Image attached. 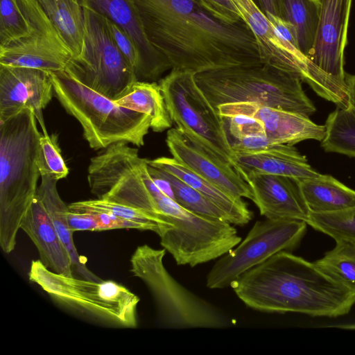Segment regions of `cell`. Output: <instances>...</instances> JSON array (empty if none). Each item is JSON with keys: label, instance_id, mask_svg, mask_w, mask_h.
Masks as SVG:
<instances>
[{"label": "cell", "instance_id": "1", "mask_svg": "<svg viewBox=\"0 0 355 355\" xmlns=\"http://www.w3.org/2000/svg\"><path fill=\"white\" fill-rule=\"evenodd\" d=\"M128 1L146 38L172 69L198 73L261 63L247 23L223 21L204 0Z\"/></svg>", "mask_w": 355, "mask_h": 355}, {"label": "cell", "instance_id": "2", "mask_svg": "<svg viewBox=\"0 0 355 355\" xmlns=\"http://www.w3.org/2000/svg\"><path fill=\"white\" fill-rule=\"evenodd\" d=\"M248 307L266 313L335 318L348 313L355 294L291 252L276 253L231 286Z\"/></svg>", "mask_w": 355, "mask_h": 355}, {"label": "cell", "instance_id": "3", "mask_svg": "<svg viewBox=\"0 0 355 355\" xmlns=\"http://www.w3.org/2000/svg\"><path fill=\"white\" fill-rule=\"evenodd\" d=\"M37 121L34 111L24 108L0 122V245L6 253L15 248L41 177Z\"/></svg>", "mask_w": 355, "mask_h": 355}, {"label": "cell", "instance_id": "4", "mask_svg": "<svg viewBox=\"0 0 355 355\" xmlns=\"http://www.w3.org/2000/svg\"><path fill=\"white\" fill-rule=\"evenodd\" d=\"M195 78L215 108L229 103H255L309 118L316 110L299 76L267 64L218 69L196 73Z\"/></svg>", "mask_w": 355, "mask_h": 355}, {"label": "cell", "instance_id": "5", "mask_svg": "<svg viewBox=\"0 0 355 355\" xmlns=\"http://www.w3.org/2000/svg\"><path fill=\"white\" fill-rule=\"evenodd\" d=\"M54 95L80 124L83 137L94 150L116 143L141 147L150 128V118L116 104L83 85L64 70L51 72Z\"/></svg>", "mask_w": 355, "mask_h": 355}, {"label": "cell", "instance_id": "6", "mask_svg": "<svg viewBox=\"0 0 355 355\" xmlns=\"http://www.w3.org/2000/svg\"><path fill=\"white\" fill-rule=\"evenodd\" d=\"M28 278L57 304L76 314L117 327L137 326L139 297L114 281L95 282L58 274L40 259L31 261Z\"/></svg>", "mask_w": 355, "mask_h": 355}, {"label": "cell", "instance_id": "7", "mask_svg": "<svg viewBox=\"0 0 355 355\" xmlns=\"http://www.w3.org/2000/svg\"><path fill=\"white\" fill-rule=\"evenodd\" d=\"M155 200L161 245L178 265L194 267L209 262L241 241L227 220L190 211L162 191Z\"/></svg>", "mask_w": 355, "mask_h": 355}, {"label": "cell", "instance_id": "8", "mask_svg": "<svg viewBox=\"0 0 355 355\" xmlns=\"http://www.w3.org/2000/svg\"><path fill=\"white\" fill-rule=\"evenodd\" d=\"M166 250L138 246L130 271L148 287L155 300L159 324L169 329L224 328L231 320L215 306L180 284L166 269Z\"/></svg>", "mask_w": 355, "mask_h": 355}, {"label": "cell", "instance_id": "9", "mask_svg": "<svg viewBox=\"0 0 355 355\" xmlns=\"http://www.w3.org/2000/svg\"><path fill=\"white\" fill-rule=\"evenodd\" d=\"M196 73L172 69L159 81L176 128L234 167L233 151L222 118L198 85Z\"/></svg>", "mask_w": 355, "mask_h": 355}, {"label": "cell", "instance_id": "10", "mask_svg": "<svg viewBox=\"0 0 355 355\" xmlns=\"http://www.w3.org/2000/svg\"><path fill=\"white\" fill-rule=\"evenodd\" d=\"M85 36L81 53L64 71L79 82L115 101L137 80L134 69L115 44L107 17L84 6Z\"/></svg>", "mask_w": 355, "mask_h": 355}, {"label": "cell", "instance_id": "11", "mask_svg": "<svg viewBox=\"0 0 355 355\" xmlns=\"http://www.w3.org/2000/svg\"><path fill=\"white\" fill-rule=\"evenodd\" d=\"M128 144H112L91 158L87 169L91 193L98 199L139 209L157 220L153 197L157 186L148 171L147 159Z\"/></svg>", "mask_w": 355, "mask_h": 355}, {"label": "cell", "instance_id": "12", "mask_svg": "<svg viewBox=\"0 0 355 355\" xmlns=\"http://www.w3.org/2000/svg\"><path fill=\"white\" fill-rule=\"evenodd\" d=\"M304 221L265 218L257 220L243 241L220 257L208 272L211 289L231 287L245 272L282 251L291 252L306 230Z\"/></svg>", "mask_w": 355, "mask_h": 355}, {"label": "cell", "instance_id": "13", "mask_svg": "<svg viewBox=\"0 0 355 355\" xmlns=\"http://www.w3.org/2000/svg\"><path fill=\"white\" fill-rule=\"evenodd\" d=\"M33 24L28 37L0 46V64L37 69L50 72L64 71L73 58L37 0H26Z\"/></svg>", "mask_w": 355, "mask_h": 355}, {"label": "cell", "instance_id": "14", "mask_svg": "<svg viewBox=\"0 0 355 355\" xmlns=\"http://www.w3.org/2000/svg\"><path fill=\"white\" fill-rule=\"evenodd\" d=\"M254 34L261 63L299 76L317 93H321L327 76L298 49L281 38L276 29L252 0H232Z\"/></svg>", "mask_w": 355, "mask_h": 355}, {"label": "cell", "instance_id": "15", "mask_svg": "<svg viewBox=\"0 0 355 355\" xmlns=\"http://www.w3.org/2000/svg\"><path fill=\"white\" fill-rule=\"evenodd\" d=\"M320 3L318 24L308 58L346 89L344 55L352 0H320Z\"/></svg>", "mask_w": 355, "mask_h": 355}, {"label": "cell", "instance_id": "16", "mask_svg": "<svg viewBox=\"0 0 355 355\" xmlns=\"http://www.w3.org/2000/svg\"><path fill=\"white\" fill-rule=\"evenodd\" d=\"M53 94L50 71L0 64V122L30 108L44 134H47L42 110Z\"/></svg>", "mask_w": 355, "mask_h": 355}, {"label": "cell", "instance_id": "17", "mask_svg": "<svg viewBox=\"0 0 355 355\" xmlns=\"http://www.w3.org/2000/svg\"><path fill=\"white\" fill-rule=\"evenodd\" d=\"M166 143L172 157L196 173L234 197L253 200L250 185L231 164L191 141L176 128L168 129Z\"/></svg>", "mask_w": 355, "mask_h": 355}, {"label": "cell", "instance_id": "18", "mask_svg": "<svg viewBox=\"0 0 355 355\" xmlns=\"http://www.w3.org/2000/svg\"><path fill=\"white\" fill-rule=\"evenodd\" d=\"M216 110L221 118L235 114L255 117L262 123L266 136L277 144L293 146L309 139L321 141L325 133L324 125H318L309 117L255 103H225Z\"/></svg>", "mask_w": 355, "mask_h": 355}, {"label": "cell", "instance_id": "19", "mask_svg": "<svg viewBox=\"0 0 355 355\" xmlns=\"http://www.w3.org/2000/svg\"><path fill=\"white\" fill-rule=\"evenodd\" d=\"M239 173L250 185L252 201L261 216L266 218L297 220L307 223L310 211L296 180L252 171Z\"/></svg>", "mask_w": 355, "mask_h": 355}, {"label": "cell", "instance_id": "20", "mask_svg": "<svg viewBox=\"0 0 355 355\" xmlns=\"http://www.w3.org/2000/svg\"><path fill=\"white\" fill-rule=\"evenodd\" d=\"M82 7H90L119 24L131 37L139 53L136 71L139 80L155 82L172 69L168 60L146 38L128 0H76Z\"/></svg>", "mask_w": 355, "mask_h": 355}, {"label": "cell", "instance_id": "21", "mask_svg": "<svg viewBox=\"0 0 355 355\" xmlns=\"http://www.w3.org/2000/svg\"><path fill=\"white\" fill-rule=\"evenodd\" d=\"M36 246L41 262L51 271L73 276L69 255L42 202L36 196L21 224Z\"/></svg>", "mask_w": 355, "mask_h": 355}, {"label": "cell", "instance_id": "22", "mask_svg": "<svg viewBox=\"0 0 355 355\" xmlns=\"http://www.w3.org/2000/svg\"><path fill=\"white\" fill-rule=\"evenodd\" d=\"M148 165L167 171L195 189L228 216L232 225H244L252 218V213L241 198L234 197L196 173L173 157H160L147 159Z\"/></svg>", "mask_w": 355, "mask_h": 355}, {"label": "cell", "instance_id": "23", "mask_svg": "<svg viewBox=\"0 0 355 355\" xmlns=\"http://www.w3.org/2000/svg\"><path fill=\"white\" fill-rule=\"evenodd\" d=\"M234 168L238 172L263 173L285 176L297 181L320 174L311 167L304 155L293 145L287 144L274 151L234 153Z\"/></svg>", "mask_w": 355, "mask_h": 355}, {"label": "cell", "instance_id": "24", "mask_svg": "<svg viewBox=\"0 0 355 355\" xmlns=\"http://www.w3.org/2000/svg\"><path fill=\"white\" fill-rule=\"evenodd\" d=\"M37 195L42 200L54 227L71 259L73 272L82 278L100 282L102 279L94 274L86 266V259L81 257L74 245L73 232L67 221L69 206L62 200L58 191V180L51 177L41 176Z\"/></svg>", "mask_w": 355, "mask_h": 355}, {"label": "cell", "instance_id": "25", "mask_svg": "<svg viewBox=\"0 0 355 355\" xmlns=\"http://www.w3.org/2000/svg\"><path fill=\"white\" fill-rule=\"evenodd\" d=\"M297 182L310 212H336L355 207V190L329 175L320 173Z\"/></svg>", "mask_w": 355, "mask_h": 355}, {"label": "cell", "instance_id": "26", "mask_svg": "<svg viewBox=\"0 0 355 355\" xmlns=\"http://www.w3.org/2000/svg\"><path fill=\"white\" fill-rule=\"evenodd\" d=\"M73 58L82 52L85 36L83 8L76 0H37Z\"/></svg>", "mask_w": 355, "mask_h": 355}, {"label": "cell", "instance_id": "27", "mask_svg": "<svg viewBox=\"0 0 355 355\" xmlns=\"http://www.w3.org/2000/svg\"><path fill=\"white\" fill-rule=\"evenodd\" d=\"M115 102L121 107L149 116L150 128L154 132H162L172 126L160 87L155 82L137 80L130 91Z\"/></svg>", "mask_w": 355, "mask_h": 355}, {"label": "cell", "instance_id": "28", "mask_svg": "<svg viewBox=\"0 0 355 355\" xmlns=\"http://www.w3.org/2000/svg\"><path fill=\"white\" fill-rule=\"evenodd\" d=\"M279 17L295 28L300 51L307 58L313 47L320 14V0H277Z\"/></svg>", "mask_w": 355, "mask_h": 355}, {"label": "cell", "instance_id": "29", "mask_svg": "<svg viewBox=\"0 0 355 355\" xmlns=\"http://www.w3.org/2000/svg\"><path fill=\"white\" fill-rule=\"evenodd\" d=\"M324 128L321 146L325 151L355 157V114L349 107H338L328 116Z\"/></svg>", "mask_w": 355, "mask_h": 355}, {"label": "cell", "instance_id": "30", "mask_svg": "<svg viewBox=\"0 0 355 355\" xmlns=\"http://www.w3.org/2000/svg\"><path fill=\"white\" fill-rule=\"evenodd\" d=\"M314 262L326 274L355 294V242L337 241L333 249Z\"/></svg>", "mask_w": 355, "mask_h": 355}, {"label": "cell", "instance_id": "31", "mask_svg": "<svg viewBox=\"0 0 355 355\" xmlns=\"http://www.w3.org/2000/svg\"><path fill=\"white\" fill-rule=\"evenodd\" d=\"M32 30L26 0H0V46L29 36Z\"/></svg>", "mask_w": 355, "mask_h": 355}, {"label": "cell", "instance_id": "32", "mask_svg": "<svg viewBox=\"0 0 355 355\" xmlns=\"http://www.w3.org/2000/svg\"><path fill=\"white\" fill-rule=\"evenodd\" d=\"M158 169L160 173L171 183L174 200L180 206L200 215L229 221L228 216L224 211L195 189L173 174L160 168Z\"/></svg>", "mask_w": 355, "mask_h": 355}, {"label": "cell", "instance_id": "33", "mask_svg": "<svg viewBox=\"0 0 355 355\" xmlns=\"http://www.w3.org/2000/svg\"><path fill=\"white\" fill-rule=\"evenodd\" d=\"M307 225L336 241L355 242V207L336 212H310Z\"/></svg>", "mask_w": 355, "mask_h": 355}, {"label": "cell", "instance_id": "34", "mask_svg": "<svg viewBox=\"0 0 355 355\" xmlns=\"http://www.w3.org/2000/svg\"><path fill=\"white\" fill-rule=\"evenodd\" d=\"M70 211L77 213L105 212L119 218L141 223L147 226L150 231L157 234V220L152 216L139 209L102 199L88 200L69 204Z\"/></svg>", "mask_w": 355, "mask_h": 355}, {"label": "cell", "instance_id": "35", "mask_svg": "<svg viewBox=\"0 0 355 355\" xmlns=\"http://www.w3.org/2000/svg\"><path fill=\"white\" fill-rule=\"evenodd\" d=\"M38 166L41 176L46 175L59 180L68 175L69 168L62 155L56 135H40Z\"/></svg>", "mask_w": 355, "mask_h": 355}, {"label": "cell", "instance_id": "36", "mask_svg": "<svg viewBox=\"0 0 355 355\" xmlns=\"http://www.w3.org/2000/svg\"><path fill=\"white\" fill-rule=\"evenodd\" d=\"M107 25L115 44L136 73L139 65V53L136 44L124 29L108 18Z\"/></svg>", "mask_w": 355, "mask_h": 355}, {"label": "cell", "instance_id": "37", "mask_svg": "<svg viewBox=\"0 0 355 355\" xmlns=\"http://www.w3.org/2000/svg\"><path fill=\"white\" fill-rule=\"evenodd\" d=\"M204 1L225 21L229 24H236L244 21L241 14L232 0Z\"/></svg>", "mask_w": 355, "mask_h": 355}, {"label": "cell", "instance_id": "38", "mask_svg": "<svg viewBox=\"0 0 355 355\" xmlns=\"http://www.w3.org/2000/svg\"><path fill=\"white\" fill-rule=\"evenodd\" d=\"M266 16L269 19L281 38L299 49L297 33L294 26L288 21L272 14L268 13Z\"/></svg>", "mask_w": 355, "mask_h": 355}, {"label": "cell", "instance_id": "39", "mask_svg": "<svg viewBox=\"0 0 355 355\" xmlns=\"http://www.w3.org/2000/svg\"><path fill=\"white\" fill-rule=\"evenodd\" d=\"M266 15L268 13L279 15L277 0H252Z\"/></svg>", "mask_w": 355, "mask_h": 355}, {"label": "cell", "instance_id": "40", "mask_svg": "<svg viewBox=\"0 0 355 355\" xmlns=\"http://www.w3.org/2000/svg\"><path fill=\"white\" fill-rule=\"evenodd\" d=\"M349 107L355 114V75L345 76Z\"/></svg>", "mask_w": 355, "mask_h": 355}]
</instances>
